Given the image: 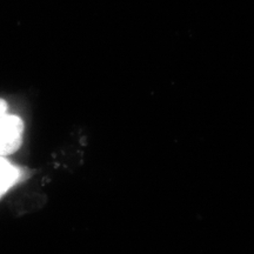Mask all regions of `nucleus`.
I'll list each match as a JSON object with an SVG mask.
<instances>
[{
	"label": "nucleus",
	"instance_id": "3",
	"mask_svg": "<svg viewBox=\"0 0 254 254\" xmlns=\"http://www.w3.org/2000/svg\"><path fill=\"white\" fill-rule=\"evenodd\" d=\"M6 114H7V103L0 98V119L4 118Z\"/></svg>",
	"mask_w": 254,
	"mask_h": 254
},
{
	"label": "nucleus",
	"instance_id": "2",
	"mask_svg": "<svg viewBox=\"0 0 254 254\" xmlns=\"http://www.w3.org/2000/svg\"><path fill=\"white\" fill-rule=\"evenodd\" d=\"M19 178L20 171L18 167L9 163L5 157L0 155V198L18 183Z\"/></svg>",
	"mask_w": 254,
	"mask_h": 254
},
{
	"label": "nucleus",
	"instance_id": "1",
	"mask_svg": "<svg viewBox=\"0 0 254 254\" xmlns=\"http://www.w3.org/2000/svg\"><path fill=\"white\" fill-rule=\"evenodd\" d=\"M24 123L14 114H6L0 119V155L13 154L23 142Z\"/></svg>",
	"mask_w": 254,
	"mask_h": 254
}]
</instances>
